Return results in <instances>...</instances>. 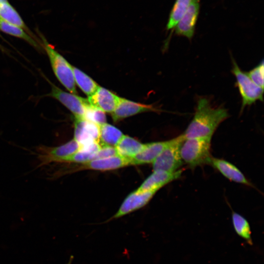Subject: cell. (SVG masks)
<instances>
[{"mask_svg": "<svg viewBox=\"0 0 264 264\" xmlns=\"http://www.w3.org/2000/svg\"><path fill=\"white\" fill-rule=\"evenodd\" d=\"M229 116L227 109L222 107L214 108L208 99L200 97L198 100L193 118L182 134L185 139L212 138L220 124Z\"/></svg>", "mask_w": 264, "mask_h": 264, "instance_id": "1", "label": "cell"}, {"mask_svg": "<svg viewBox=\"0 0 264 264\" xmlns=\"http://www.w3.org/2000/svg\"><path fill=\"white\" fill-rule=\"evenodd\" d=\"M40 36L42 46L48 57L55 76L69 92L76 94L72 66L55 49L54 46L49 44L43 36L41 35Z\"/></svg>", "mask_w": 264, "mask_h": 264, "instance_id": "2", "label": "cell"}, {"mask_svg": "<svg viewBox=\"0 0 264 264\" xmlns=\"http://www.w3.org/2000/svg\"><path fill=\"white\" fill-rule=\"evenodd\" d=\"M211 140V138L205 137L185 139L180 149L183 162L192 169L203 164H208L212 156Z\"/></svg>", "mask_w": 264, "mask_h": 264, "instance_id": "3", "label": "cell"}, {"mask_svg": "<svg viewBox=\"0 0 264 264\" xmlns=\"http://www.w3.org/2000/svg\"><path fill=\"white\" fill-rule=\"evenodd\" d=\"M232 72L235 77L236 86L242 98V111L247 106L251 105L257 101H263L264 88L256 85L239 67L232 59Z\"/></svg>", "mask_w": 264, "mask_h": 264, "instance_id": "4", "label": "cell"}, {"mask_svg": "<svg viewBox=\"0 0 264 264\" xmlns=\"http://www.w3.org/2000/svg\"><path fill=\"white\" fill-rule=\"evenodd\" d=\"M184 139L181 134L170 140L168 145L152 163L153 171L174 172L178 170L183 163L180 149Z\"/></svg>", "mask_w": 264, "mask_h": 264, "instance_id": "5", "label": "cell"}, {"mask_svg": "<svg viewBox=\"0 0 264 264\" xmlns=\"http://www.w3.org/2000/svg\"><path fill=\"white\" fill-rule=\"evenodd\" d=\"M80 148V144L73 138L57 147L38 146L35 151L39 161L38 166L42 167L53 163H62L77 152Z\"/></svg>", "mask_w": 264, "mask_h": 264, "instance_id": "6", "label": "cell"}, {"mask_svg": "<svg viewBox=\"0 0 264 264\" xmlns=\"http://www.w3.org/2000/svg\"><path fill=\"white\" fill-rule=\"evenodd\" d=\"M51 90L47 95L62 103L73 114L76 119L83 118L88 100L76 94L66 92L50 83Z\"/></svg>", "mask_w": 264, "mask_h": 264, "instance_id": "7", "label": "cell"}, {"mask_svg": "<svg viewBox=\"0 0 264 264\" xmlns=\"http://www.w3.org/2000/svg\"><path fill=\"white\" fill-rule=\"evenodd\" d=\"M200 9V0H193L186 12L175 27V33L189 40L193 38Z\"/></svg>", "mask_w": 264, "mask_h": 264, "instance_id": "8", "label": "cell"}, {"mask_svg": "<svg viewBox=\"0 0 264 264\" xmlns=\"http://www.w3.org/2000/svg\"><path fill=\"white\" fill-rule=\"evenodd\" d=\"M157 191L155 190L144 192L136 191L130 193L124 200L116 213L108 221L117 219L145 206Z\"/></svg>", "mask_w": 264, "mask_h": 264, "instance_id": "9", "label": "cell"}, {"mask_svg": "<svg viewBox=\"0 0 264 264\" xmlns=\"http://www.w3.org/2000/svg\"><path fill=\"white\" fill-rule=\"evenodd\" d=\"M100 126L84 118L74 121V139L80 146L99 142Z\"/></svg>", "mask_w": 264, "mask_h": 264, "instance_id": "10", "label": "cell"}, {"mask_svg": "<svg viewBox=\"0 0 264 264\" xmlns=\"http://www.w3.org/2000/svg\"><path fill=\"white\" fill-rule=\"evenodd\" d=\"M182 171L178 170L174 172L161 170L154 171L135 191L144 192L155 190L157 191L169 183L179 178Z\"/></svg>", "mask_w": 264, "mask_h": 264, "instance_id": "11", "label": "cell"}, {"mask_svg": "<svg viewBox=\"0 0 264 264\" xmlns=\"http://www.w3.org/2000/svg\"><path fill=\"white\" fill-rule=\"evenodd\" d=\"M152 105H146L120 97L115 110L111 113L114 122L136 114L149 111H157Z\"/></svg>", "mask_w": 264, "mask_h": 264, "instance_id": "12", "label": "cell"}, {"mask_svg": "<svg viewBox=\"0 0 264 264\" xmlns=\"http://www.w3.org/2000/svg\"><path fill=\"white\" fill-rule=\"evenodd\" d=\"M120 97L110 90L99 86L95 92L89 96V104L103 111L112 113L115 109Z\"/></svg>", "mask_w": 264, "mask_h": 264, "instance_id": "13", "label": "cell"}, {"mask_svg": "<svg viewBox=\"0 0 264 264\" xmlns=\"http://www.w3.org/2000/svg\"><path fill=\"white\" fill-rule=\"evenodd\" d=\"M208 164L217 169L229 180L236 183L252 186V184L246 179L243 173L230 162L222 159L211 156Z\"/></svg>", "mask_w": 264, "mask_h": 264, "instance_id": "14", "label": "cell"}, {"mask_svg": "<svg viewBox=\"0 0 264 264\" xmlns=\"http://www.w3.org/2000/svg\"><path fill=\"white\" fill-rule=\"evenodd\" d=\"M84 168L98 171L113 170L132 165L131 158L118 154L93 160L82 164Z\"/></svg>", "mask_w": 264, "mask_h": 264, "instance_id": "15", "label": "cell"}, {"mask_svg": "<svg viewBox=\"0 0 264 264\" xmlns=\"http://www.w3.org/2000/svg\"><path fill=\"white\" fill-rule=\"evenodd\" d=\"M169 142L168 140L144 144L142 150L131 158L132 165L152 163Z\"/></svg>", "mask_w": 264, "mask_h": 264, "instance_id": "16", "label": "cell"}, {"mask_svg": "<svg viewBox=\"0 0 264 264\" xmlns=\"http://www.w3.org/2000/svg\"><path fill=\"white\" fill-rule=\"evenodd\" d=\"M0 18L5 22L22 28L34 39L41 42L26 25L19 14L9 2L0 5Z\"/></svg>", "mask_w": 264, "mask_h": 264, "instance_id": "17", "label": "cell"}, {"mask_svg": "<svg viewBox=\"0 0 264 264\" xmlns=\"http://www.w3.org/2000/svg\"><path fill=\"white\" fill-rule=\"evenodd\" d=\"M101 147L99 142H95L88 145L80 146L77 152L66 158L62 162L84 164L97 159V153Z\"/></svg>", "mask_w": 264, "mask_h": 264, "instance_id": "18", "label": "cell"}, {"mask_svg": "<svg viewBox=\"0 0 264 264\" xmlns=\"http://www.w3.org/2000/svg\"><path fill=\"white\" fill-rule=\"evenodd\" d=\"M144 146V144L135 139L123 135L115 148L118 155L132 158L142 150Z\"/></svg>", "mask_w": 264, "mask_h": 264, "instance_id": "19", "label": "cell"}, {"mask_svg": "<svg viewBox=\"0 0 264 264\" xmlns=\"http://www.w3.org/2000/svg\"><path fill=\"white\" fill-rule=\"evenodd\" d=\"M0 30L7 34L25 41L38 51L43 52L44 51L42 42L34 39L21 27L9 24L1 20Z\"/></svg>", "mask_w": 264, "mask_h": 264, "instance_id": "20", "label": "cell"}, {"mask_svg": "<svg viewBox=\"0 0 264 264\" xmlns=\"http://www.w3.org/2000/svg\"><path fill=\"white\" fill-rule=\"evenodd\" d=\"M123 135L118 129L106 123L100 126L99 142L101 146L115 147Z\"/></svg>", "mask_w": 264, "mask_h": 264, "instance_id": "21", "label": "cell"}, {"mask_svg": "<svg viewBox=\"0 0 264 264\" xmlns=\"http://www.w3.org/2000/svg\"><path fill=\"white\" fill-rule=\"evenodd\" d=\"M231 219L236 234L248 244L252 245L251 227L248 220L243 216L234 211L232 212Z\"/></svg>", "mask_w": 264, "mask_h": 264, "instance_id": "22", "label": "cell"}, {"mask_svg": "<svg viewBox=\"0 0 264 264\" xmlns=\"http://www.w3.org/2000/svg\"><path fill=\"white\" fill-rule=\"evenodd\" d=\"M193 0H175L170 12L167 23V31L175 28L182 18Z\"/></svg>", "mask_w": 264, "mask_h": 264, "instance_id": "23", "label": "cell"}, {"mask_svg": "<svg viewBox=\"0 0 264 264\" xmlns=\"http://www.w3.org/2000/svg\"><path fill=\"white\" fill-rule=\"evenodd\" d=\"M75 84L88 97L92 95L99 86L95 81L78 68L72 66Z\"/></svg>", "mask_w": 264, "mask_h": 264, "instance_id": "24", "label": "cell"}, {"mask_svg": "<svg viewBox=\"0 0 264 264\" xmlns=\"http://www.w3.org/2000/svg\"><path fill=\"white\" fill-rule=\"evenodd\" d=\"M83 118L99 126L106 123L105 112L89 103L85 108Z\"/></svg>", "mask_w": 264, "mask_h": 264, "instance_id": "25", "label": "cell"}, {"mask_svg": "<svg viewBox=\"0 0 264 264\" xmlns=\"http://www.w3.org/2000/svg\"><path fill=\"white\" fill-rule=\"evenodd\" d=\"M264 60L250 71L246 72L250 79L258 86L264 88Z\"/></svg>", "mask_w": 264, "mask_h": 264, "instance_id": "26", "label": "cell"}, {"mask_svg": "<svg viewBox=\"0 0 264 264\" xmlns=\"http://www.w3.org/2000/svg\"><path fill=\"white\" fill-rule=\"evenodd\" d=\"M73 258H74L73 256H72V255L70 256L68 261L67 262V263L66 264H71V263H72V261L73 260Z\"/></svg>", "mask_w": 264, "mask_h": 264, "instance_id": "27", "label": "cell"}, {"mask_svg": "<svg viewBox=\"0 0 264 264\" xmlns=\"http://www.w3.org/2000/svg\"><path fill=\"white\" fill-rule=\"evenodd\" d=\"M8 2V0H0V5L2 3Z\"/></svg>", "mask_w": 264, "mask_h": 264, "instance_id": "28", "label": "cell"}, {"mask_svg": "<svg viewBox=\"0 0 264 264\" xmlns=\"http://www.w3.org/2000/svg\"><path fill=\"white\" fill-rule=\"evenodd\" d=\"M0 49L4 52H6V50L0 44Z\"/></svg>", "mask_w": 264, "mask_h": 264, "instance_id": "29", "label": "cell"}, {"mask_svg": "<svg viewBox=\"0 0 264 264\" xmlns=\"http://www.w3.org/2000/svg\"><path fill=\"white\" fill-rule=\"evenodd\" d=\"M0 21H1V19H0Z\"/></svg>", "mask_w": 264, "mask_h": 264, "instance_id": "30", "label": "cell"}]
</instances>
